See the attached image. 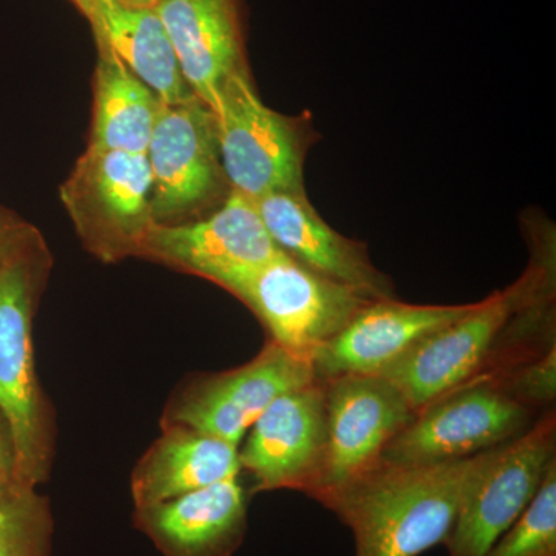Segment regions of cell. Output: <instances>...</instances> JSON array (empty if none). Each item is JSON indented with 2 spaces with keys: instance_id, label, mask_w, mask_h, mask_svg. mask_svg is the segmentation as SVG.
Wrapping results in <instances>:
<instances>
[{
  "instance_id": "ac0fdd59",
  "label": "cell",
  "mask_w": 556,
  "mask_h": 556,
  "mask_svg": "<svg viewBox=\"0 0 556 556\" xmlns=\"http://www.w3.org/2000/svg\"><path fill=\"white\" fill-rule=\"evenodd\" d=\"M163 433L141 456L130 478L135 508L155 506L241 475L239 447L190 428Z\"/></svg>"
},
{
  "instance_id": "5bb4252c",
  "label": "cell",
  "mask_w": 556,
  "mask_h": 556,
  "mask_svg": "<svg viewBox=\"0 0 556 556\" xmlns=\"http://www.w3.org/2000/svg\"><path fill=\"white\" fill-rule=\"evenodd\" d=\"M468 305H412L396 299L371 300L340 334L311 361L317 379L382 376L419 343L457 318Z\"/></svg>"
},
{
  "instance_id": "8992f818",
  "label": "cell",
  "mask_w": 556,
  "mask_h": 556,
  "mask_svg": "<svg viewBox=\"0 0 556 556\" xmlns=\"http://www.w3.org/2000/svg\"><path fill=\"white\" fill-rule=\"evenodd\" d=\"M156 223H186L229 195L219 153L217 116L199 98L161 102L148 152Z\"/></svg>"
},
{
  "instance_id": "603a6c76",
  "label": "cell",
  "mask_w": 556,
  "mask_h": 556,
  "mask_svg": "<svg viewBox=\"0 0 556 556\" xmlns=\"http://www.w3.org/2000/svg\"><path fill=\"white\" fill-rule=\"evenodd\" d=\"M484 382L533 412H547L556 399V346Z\"/></svg>"
},
{
  "instance_id": "5b68a950",
  "label": "cell",
  "mask_w": 556,
  "mask_h": 556,
  "mask_svg": "<svg viewBox=\"0 0 556 556\" xmlns=\"http://www.w3.org/2000/svg\"><path fill=\"white\" fill-rule=\"evenodd\" d=\"M61 199L80 240L102 262L138 257L156 223L146 153L87 149L62 185Z\"/></svg>"
},
{
  "instance_id": "44dd1931",
  "label": "cell",
  "mask_w": 556,
  "mask_h": 556,
  "mask_svg": "<svg viewBox=\"0 0 556 556\" xmlns=\"http://www.w3.org/2000/svg\"><path fill=\"white\" fill-rule=\"evenodd\" d=\"M53 536V508L38 485L17 477L0 482V556H51Z\"/></svg>"
},
{
  "instance_id": "52a82bcc",
  "label": "cell",
  "mask_w": 556,
  "mask_h": 556,
  "mask_svg": "<svg viewBox=\"0 0 556 556\" xmlns=\"http://www.w3.org/2000/svg\"><path fill=\"white\" fill-rule=\"evenodd\" d=\"M535 416L490 383H468L419 409L388 442L379 464L434 466L466 459L518 438Z\"/></svg>"
},
{
  "instance_id": "8fae6325",
  "label": "cell",
  "mask_w": 556,
  "mask_h": 556,
  "mask_svg": "<svg viewBox=\"0 0 556 556\" xmlns=\"http://www.w3.org/2000/svg\"><path fill=\"white\" fill-rule=\"evenodd\" d=\"M556 459V413L547 409L533 426L500 445L464 497L445 540L447 556H485L536 495Z\"/></svg>"
},
{
  "instance_id": "ffe728a7",
  "label": "cell",
  "mask_w": 556,
  "mask_h": 556,
  "mask_svg": "<svg viewBox=\"0 0 556 556\" xmlns=\"http://www.w3.org/2000/svg\"><path fill=\"white\" fill-rule=\"evenodd\" d=\"M89 149L146 153L161 101L109 46L97 40Z\"/></svg>"
},
{
  "instance_id": "4fadbf2b",
  "label": "cell",
  "mask_w": 556,
  "mask_h": 556,
  "mask_svg": "<svg viewBox=\"0 0 556 556\" xmlns=\"http://www.w3.org/2000/svg\"><path fill=\"white\" fill-rule=\"evenodd\" d=\"M241 442L240 466L254 482L251 493L295 490L311 496L327 445L324 382L316 379L278 396Z\"/></svg>"
},
{
  "instance_id": "d6986e66",
  "label": "cell",
  "mask_w": 556,
  "mask_h": 556,
  "mask_svg": "<svg viewBox=\"0 0 556 556\" xmlns=\"http://www.w3.org/2000/svg\"><path fill=\"white\" fill-rule=\"evenodd\" d=\"M89 20L94 39L112 49L164 104L195 98L172 49L155 9H137L118 0H72Z\"/></svg>"
},
{
  "instance_id": "d4e9b609",
  "label": "cell",
  "mask_w": 556,
  "mask_h": 556,
  "mask_svg": "<svg viewBox=\"0 0 556 556\" xmlns=\"http://www.w3.org/2000/svg\"><path fill=\"white\" fill-rule=\"evenodd\" d=\"M28 228H30L28 223L17 217L9 208L0 206V251L9 247L11 241L17 239Z\"/></svg>"
},
{
  "instance_id": "484cf974",
  "label": "cell",
  "mask_w": 556,
  "mask_h": 556,
  "mask_svg": "<svg viewBox=\"0 0 556 556\" xmlns=\"http://www.w3.org/2000/svg\"><path fill=\"white\" fill-rule=\"evenodd\" d=\"M118 2L126 3V5L130 7H137V9H155L161 0H118Z\"/></svg>"
},
{
  "instance_id": "ba28073f",
  "label": "cell",
  "mask_w": 556,
  "mask_h": 556,
  "mask_svg": "<svg viewBox=\"0 0 556 556\" xmlns=\"http://www.w3.org/2000/svg\"><path fill=\"white\" fill-rule=\"evenodd\" d=\"M283 254L270 239L255 201L230 189L206 217L186 223H155L138 257L206 278L236 295L270 260Z\"/></svg>"
},
{
  "instance_id": "9c48e42d",
  "label": "cell",
  "mask_w": 556,
  "mask_h": 556,
  "mask_svg": "<svg viewBox=\"0 0 556 556\" xmlns=\"http://www.w3.org/2000/svg\"><path fill=\"white\" fill-rule=\"evenodd\" d=\"M316 379L309 362L268 340L248 364L181 383L164 408L161 427L190 428L240 447L249 428L278 396Z\"/></svg>"
},
{
  "instance_id": "6da1fadb",
  "label": "cell",
  "mask_w": 556,
  "mask_h": 556,
  "mask_svg": "<svg viewBox=\"0 0 556 556\" xmlns=\"http://www.w3.org/2000/svg\"><path fill=\"white\" fill-rule=\"evenodd\" d=\"M496 448L434 466L378 464L317 503L351 530L354 556H420L445 543Z\"/></svg>"
},
{
  "instance_id": "9a60e30c",
  "label": "cell",
  "mask_w": 556,
  "mask_h": 556,
  "mask_svg": "<svg viewBox=\"0 0 556 556\" xmlns=\"http://www.w3.org/2000/svg\"><path fill=\"white\" fill-rule=\"evenodd\" d=\"M255 206L270 239L288 257L369 300L394 299L393 280L376 268L367 244L332 229L306 193H269L255 200Z\"/></svg>"
},
{
  "instance_id": "30bf717a",
  "label": "cell",
  "mask_w": 556,
  "mask_h": 556,
  "mask_svg": "<svg viewBox=\"0 0 556 556\" xmlns=\"http://www.w3.org/2000/svg\"><path fill=\"white\" fill-rule=\"evenodd\" d=\"M277 343L309 362L371 300L280 254L236 292Z\"/></svg>"
},
{
  "instance_id": "7402d4cb",
  "label": "cell",
  "mask_w": 556,
  "mask_h": 556,
  "mask_svg": "<svg viewBox=\"0 0 556 556\" xmlns=\"http://www.w3.org/2000/svg\"><path fill=\"white\" fill-rule=\"evenodd\" d=\"M485 556H556V459L521 517Z\"/></svg>"
},
{
  "instance_id": "3957f363",
  "label": "cell",
  "mask_w": 556,
  "mask_h": 556,
  "mask_svg": "<svg viewBox=\"0 0 556 556\" xmlns=\"http://www.w3.org/2000/svg\"><path fill=\"white\" fill-rule=\"evenodd\" d=\"M554 258V251H536L519 280L473 303L463 317L388 368L382 378L397 387L415 413L471 382L485 367L511 316L530 300L555 292Z\"/></svg>"
},
{
  "instance_id": "7a4b0ae2",
  "label": "cell",
  "mask_w": 556,
  "mask_h": 556,
  "mask_svg": "<svg viewBox=\"0 0 556 556\" xmlns=\"http://www.w3.org/2000/svg\"><path fill=\"white\" fill-rule=\"evenodd\" d=\"M51 255L28 228L0 251V413L9 422L17 478L49 481L56 453V422L35 364L33 321Z\"/></svg>"
},
{
  "instance_id": "277c9868",
  "label": "cell",
  "mask_w": 556,
  "mask_h": 556,
  "mask_svg": "<svg viewBox=\"0 0 556 556\" xmlns=\"http://www.w3.org/2000/svg\"><path fill=\"white\" fill-rule=\"evenodd\" d=\"M219 153L230 189L252 201L306 193L305 160L316 131L309 121L274 112L260 100L249 68L223 84L215 109Z\"/></svg>"
},
{
  "instance_id": "cb8c5ba5",
  "label": "cell",
  "mask_w": 556,
  "mask_h": 556,
  "mask_svg": "<svg viewBox=\"0 0 556 556\" xmlns=\"http://www.w3.org/2000/svg\"><path fill=\"white\" fill-rule=\"evenodd\" d=\"M17 477L16 452L5 417L0 413V482Z\"/></svg>"
},
{
  "instance_id": "e0dca14e",
  "label": "cell",
  "mask_w": 556,
  "mask_h": 556,
  "mask_svg": "<svg viewBox=\"0 0 556 556\" xmlns=\"http://www.w3.org/2000/svg\"><path fill=\"white\" fill-rule=\"evenodd\" d=\"M134 526L163 556H233L248 533V492L240 477L226 479L135 508Z\"/></svg>"
},
{
  "instance_id": "7c38bea8",
  "label": "cell",
  "mask_w": 556,
  "mask_h": 556,
  "mask_svg": "<svg viewBox=\"0 0 556 556\" xmlns=\"http://www.w3.org/2000/svg\"><path fill=\"white\" fill-rule=\"evenodd\" d=\"M321 382L327 445L320 482L309 496L314 501L378 466L388 442L416 415L382 376L346 375Z\"/></svg>"
},
{
  "instance_id": "2e32d148",
  "label": "cell",
  "mask_w": 556,
  "mask_h": 556,
  "mask_svg": "<svg viewBox=\"0 0 556 556\" xmlns=\"http://www.w3.org/2000/svg\"><path fill=\"white\" fill-rule=\"evenodd\" d=\"M155 10L182 78L215 112L223 84L248 68L240 0H161Z\"/></svg>"
}]
</instances>
